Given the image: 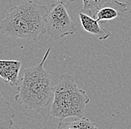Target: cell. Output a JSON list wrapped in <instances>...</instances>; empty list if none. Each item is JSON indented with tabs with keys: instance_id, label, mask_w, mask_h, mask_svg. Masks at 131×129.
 I'll return each mask as SVG.
<instances>
[{
	"instance_id": "obj_6",
	"label": "cell",
	"mask_w": 131,
	"mask_h": 129,
	"mask_svg": "<svg viewBox=\"0 0 131 129\" xmlns=\"http://www.w3.org/2000/svg\"><path fill=\"white\" fill-rule=\"evenodd\" d=\"M22 62L14 60L0 61V76L10 86L18 84V77Z\"/></svg>"
},
{
	"instance_id": "obj_10",
	"label": "cell",
	"mask_w": 131,
	"mask_h": 129,
	"mask_svg": "<svg viewBox=\"0 0 131 129\" xmlns=\"http://www.w3.org/2000/svg\"><path fill=\"white\" fill-rule=\"evenodd\" d=\"M83 8L81 12H83L91 16L95 17L96 13L101 8L113 0H82Z\"/></svg>"
},
{
	"instance_id": "obj_9",
	"label": "cell",
	"mask_w": 131,
	"mask_h": 129,
	"mask_svg": "<svg viewBox=\"0 0 131 129\" xmlns=\"http://www.w3.org/2000/svg\"><path fill=\"white\" fill-rule=\"evenodd\" d=\"M59 129H95L97 128L95 123L92 122L90 119L82 116L72 122H64L60 121L57 126Z\"/></svg>"
},
{
	"instance_id": "obj_5",
	"label": "cell",
	"mask_w": 131,
	"mask_h": 129,
	"mask_svg": "<svg viewBox=\"0 0 131 129\" xmlns=\"http://www.w3.org/2000/svg\"><path fill=\"white\" fill-rule=\"evenodd\" d=\"M79 18L83 28L86 32L95 36L98 40L104 41L110 37V32L106 28H102L100 25V23L98 19H95L93 16L81 11L79 14Z\"/></svg>"
},
{
	"instance_id": "obj_8",
	"label": "cell",
	"mask_w": 131,
	"mask_h": 129,
	"mask_svg": "<svg viewBox=\"0 0 131 129\" xmlns=\"http://www.w3.org/2000/svg\"><path fill=\"white\" fill-rule=\"evenodd\" d=\"M0 128H10L13 126V118L15 116V112L10 104L5 100L2 95L0 99Z\"/></svg>"
},
{
	"instance_id": "obj_11",
	"label": "cell",
	"mask_w": 131,
	"mask_h": 129,
	"mask_svg": "<svg viewBox=\"0 0 131 129\" xmlns=\"http://www.w3.org/2000/svg\"><path fill=\"white\" fill-rule=\"evenodd\" d=\"M57 2H60V3H62L63 5H64L66 8H68L69 6H70V5L74 2L75 0H57Z\"/></svg>"
},
{
	"instance_id": "obj_12",
	"label": "cell",
	"mask_w": 131,
	"mask_h": 129,
	"mask_svg": "<svg viewBox=\"0 0 131 129\" xmlns=\"http://www.w3.org/2000/svg\"><path fill=\"white\" fill-rule=\"evenodd\" d=\"M130 13L131 14V5H130Z\"/></svg>"
},
{
	"instance_id": "obj_1",
	"label": "cell",
	"mask_w": 131,
	"mask_h": 129,
	"mask_svg": "<svg viewBox=\"0 0 131 129\" xmlns=\"http://www.w3.org/2000/svg\"><path fill=\"white\" fill-rule=\"evenodd\" d=\"M50 52L49 47L39 64L25 69L14 97L16 102L37 113L49 105L57 83L55 77L44 68Z\"/></svg>"
},
{
	"instance_id": "obj_4",
	"label": "cell",
	"mask_w": 131,
	"mask_h": 129,
	"mask_svg": "<svg viewBox=\"0 0 131 129\" xmlns=\"http://www.w3.org/2000/svg\"><path fill=\"white\" fill-rule=\"evenodd\" d=\"M78 29L64 5L57 1L50 6L46 16V34L51 39L60 40L74 34Z\"/></svg>"
},
{
	"instance_id": "obj_3",
	"label": "cell",
	"mask_w": 131,
	"mask_h": 129,
	"mask_svg": "<svg viewBox=\"0 0 131 129\" xmlns=\"http://www.w3.org/2000/svg\"><path fill=\"white\" fill-rule=\"evenodd\" d=\"M90 102L86 91L78 86L73 78L63 74L59 77L55 87L50 114L60 120L69 117L81 118L83 116Z\"/></svg>"
},
{
	"instance_id": "obj_2",
	"label": "cell",
	"mask_w": 131,
	"mask_h": 129,
	"mask_svg": "<svg viewBox=\"0 0 131 129\" xmlns=\"http://www.w3.org/2000/svg\"><path fill=\"white\" fill-rule=\"evenodd\" d=\"M47 8L31 0L25 1L10 9L0 23L1 33L14 39L36 41L46 34Z\"/></svg>"
},
{
	"instance_id": "obj_7",
	"label": "cell",
	"mask_w": 131,
	"mask_h": 129,
	"mask_svg": "<svg viewBox=\"0 0 131 129\" xmlns=\"http://www.w3.org/2000/svg\"><path fill=\"white\" fill-rule=\"evenodd\" d=\"M106 5L100 8L95 15L100 23H106L108 21L115 19L127 11L126 3L117 0L115 1L114 6H108Z\"/></svg>"
}]
</instances>
